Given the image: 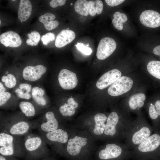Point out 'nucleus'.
I'll list each match as a JSON object with an SVG mask.
<instances>
[{"label": "nucleus", "mask_w": 160, "mask_h": 160, "mask_svg": "<svg viewBox=\"0 0 160 160\" xmlns=\"http://www.w3.org/2000/svg\"><path fill=\"white\" fill-rule=\"evenodd\" d=\"M132 121L130 113L120 106L113 110L107 117L104 138L115 142L124 140Z\"/></svg>", "instance_id": "f257e3e1"}, {"label": "nucleus", "mask_w": 160, "mask_h": 160, "mask_svg": "<svg viewBox=\"0 0 160 160\" xmlns=\"http://www.w3.org/2000/svg\"><path fill=\"white\" fill-rule=\"evenodd\" d=\"M153 132L143 113L132 120L124 139L129 149H133L145 140Z\"/></svg>", "instance_id": "f03ea898"}, {"label": "nucleus", "mask_w": 160, "mask_h": 160, "mask_svg": "<svg viewBox=\"0 0 160 160\" xmlns=\"http://www.w3.org/2000/svg\"><path fill=\"white\" fill-rule=\"evenodd\" d=\"M25 160H39L51 156L47 144L39 135L30 133L23 137Z\"/></svg>", "instance_id": "7ed1b4c3"}, {"label": "nucleus", "mask_w": 160, "mask_h": 160, "mask_svg": "<svg viewBox=\"0 0 160 160\" xmlns=\"http://www.w3.org/2000/svg\"><path fill=\"white\" fill-rule=\"evenodd\" d=\"M32 129L31 122L25 116L14 115L0 117V132L24 137L31 132Z\"/></svg>", "instance_id": "20e7f679"}, {"label": "nucleus", "mask_w": 160, "mask_h": 160, "mask_svg": "<svg viewBox=\"0 0 160 160\" xmlns=\"http://www.w3.org/2000/svg\"><path fill=\"white\" fill-rule=\"evenodd\" d=\"M23 137L0 132V155L25 158Z\"/></svg>", "instance_id": "39448f33"}, {"label": "nucleus", "mask_w": 160, "mask_h": 160, "mask_svg": "<svg viewBox=\"0 0 160 160\" xmlns=\"http://www.w3.org/2000/svg\"><path fill=\"white\" fill-rule=\"evenodd\" d=\"M147 83L139 86L127 96L122 99L120 106L131 113L137 116L142 113V110L144 108L148 98L147 90L149 87Z\"/></svg>", "instance_id": "423d86ee"}, {"label": "nucleus", "mask_w": 160, "mask_h": 160, "mask_svg": "<svg viewBox=\"0 0 160 160\" xmlns=\"http://www.w3.org/2000/svg\"><path fill=\"white\" fill-rule=\"evenodd\" d=\"M144 108L151 121L154 132H160V91L148 98Z\"/></svg>", "instance_id": "0eeeda50"}, {"label": "nucleus", "mask_w": 160, "mask_h": 160, "mask_svg": "<svg viewBox=\"0 0 160 160\" xmlns=\"http://www.w3.org/2000/svg\"><path fill=\"white\" fill-rule=\"evenodd\" d=\"M136 155L151 157L160 156V132H154L145 140L133 149Z\"/></svg>", "instance_id": "6e6552de"}, {"label": "nucleus", "mask_w": 160, "mask_h": 160, "mask_svg": "<svg viewBox=\"0 0 160 160\" xmlns=\"http://www.w3.org/2000/svg\"><path fill=\"white\" fill-rule=\"evenodd\" d=\"M129 150L124 143L110 142L99 151L96 160H116L122 155L128 154Z\"/></svg>", "instance_id": "1a4fd4ad"}, {"label": "nucleus", "mask_w": 160, "mask_h": 160, "mask_svg": "<svg viewBox=\"0 0 160 160\" xmlns=\"http://www.w3.org/2000/svg\"><path fill=\"white\" fill-rule=\"evenodd\" d=\"M87 139L78 136L68 139L66 148L60 155L76 160H84L81 153L82 148L87 143Z\"/></svg>", "instance_id": "9d476101"}, {"label": "nucleus", "mask_w": 160, "mask_h": 160, "mask_svg": "<svg viewBox=\"0 0 160 160\" xmlns=\"http://www.w3.org/2000/svg\"><path fill=\"white\" fill-rule=\"evenodd\" d=\"M33 129H36L39 132H47L59 128V122L54 113L51 111L46 112L42 119L31 122Z\"/></svg>", "instance_id": "9b49d317"}, {"label": "nucleus", "mask_w": 160, "mask_h": 160, "mask_svg": "<svg viewBox=\"0 0 160 160\" xmlns=\"http://www.w3.org/2000/svg\"><path fill=\"white\" fill-rule=\"evenodd\" d=\"M133 72L132 71L118 69H113L103 74L96 83L97 87L100 89H103L113 83L122 76Z\"/></svg>", "instance_id": "f8f14e48"}, {"label": "nucleus", "mask_w": 160, "mask_h": 160, "mask_svg": "<svg viewBox=\"0 0 160 160\" xmlns=\"http://www.w3.org/2000/svg\"><path fill=\"white\" fill-rule=\"evenodd\" d=\"M47 144H56L62 145L67 143L68 140L67 132L64 129L59 128L57 129L47 132H39Z\"/></svg>", "instance_id": "ddd939ff"}, {"label": "nucleus", "mask_w": 160, "mask_h": 160, "mask_svg": "<svg viewBox=\"0 0 160 160\" xmlns=\"http://www.w3.org/2000/svg\"><path fill=\"white\" fill-rule=\"evenodd\" d=\"M116 44L112 38L105 37L100 41L96 53L97 58L100 60H104L110 56L115 51Z\"/></svg>", "instance_id": "4468645a"}, {"label": "nucleus", "mask_w": 160, "mask_h": 160, "mask_svg": "<svg viewBox=\"0 0 160 160\" xmlns=\"http://www.w3.org/2000/svg\"><path fill=\"white\" fill-rule=\"evenodd\" d=\"M58 80L60 87L66 90L74 88L78 83L76 74L65 69L60 71L58 76Z\"/></svg>", "instance_id": "2eb2a0df"}, {"label": "nucleus", "mask_w": 160, "mask_h": 160, "mask_svg": "<svg viewBox=\"0 0 160 160\" xmlns=\"http://www.w3.org/2000/svg\"><path fill=\"white\" fill-rule=\"evenodd\" d=\"M141 23L146 27L156 28L160 26V14L152 10L143 11L140 16Z\"/></svg>", "instance_id": "dca6fc26"}, {"label": "nucleus", "mask_w": 160, "mask_h": 160, "mask_svg": "<svg viewBox=\"0 0 160 160\" xmlns=\"http://www.w3.org/2000/svg\"><path fill=\"white\" fill-rule=\"evenodd\" d=\"M46 71V68L41 65L28 66L23 70V77L25 80L35 81L40 79Z\"/></svg>", "instance_id": "f3484780"}, {"label": "nucleus", "mask_w": 160, "mask_h": 160, "mask_svg": "<svg viewBox=\"0 0 160 160\" xmlns=\"http://www.w3.org/2000/svg\"><path fill=\"white\" fill-rule=\"evenodd\" d=\"M156 85L160 87V61L152 60L147 63L144 72Z\"/></svg>", "instance_id": "a211bd4d"}, {"label": "nucleus", "mask_w": 160, "mask_h": 160, "mask_svg": "<svg viewBox=\"0 0 160 160\" xmlns=\"http://www.w3.org/2000/svg\"><path fill=\"white\" fill-rule=\"evenodd\" d=\"M0 43L6 47H17L22 44V40L19 35L13 31H8L1 34Z\"/></svg>", "instance_id": "6ab92c4d"}, {"label": "nucleus", "mask_w": 160, "mask_h": 160, "mask_svg": "<svg viewBox=\"0 0 160 160\" xmlns=\"http://www.w3.org/2000/svg\"><path fill=\"white\" fill-rule=\"evenodd\" d=\"M75 33L71 30L64 29L57 35L55 42V46L57 48L62 47L70 43L75 39Z\"/></svg>", "instance_id": "aec40b11"}, {"label": "nucleus", "mask_w": 160, "mask_h": 160, "mask_svg": "<svg viewBox=\"0 0 160 160\" xmlns=\"http://www.w3.org/2000/svg\"><path fill=\"white\" fill-rule=\"evenodd\" d=\"M32 10V6L29 0H20L18 12L20 20L22 22L27 20L31 15Z\"/></svg>", "instance_id": "412c9836"}, {"label": "nucleus", "mask_w": 160, "mask_h": 160, "mask_svg": "<svg viewBox=\"0 0 160 160\" xmlns=\"http://www.w3.org/2000/svg\"><path fill=\"white\" fill-rule=\"evenodd\" d=\"M108 116L103 113H99L95 115V125L93 129L95 134L101 135L104 134Z\"/></svg>", "instance_id": "4be33fe9"}, {"label": "nucleus", "mask_w": 160, "mask_h": 160, "mask_svg": "<svg viewBox=\"0 0 160 160\" xmlns=\"http://www.w3.org/2000/svg\"><path fill=\"white\" fill-rule=\"evenodd\" d=\"M55 18V16L53 14L46 13L41 15L39 18V20L44 24L46 30L50 31L58 26V22L57 20H53Z\"/></svg>", "instance_id": "5701e85b"}, {"label": "nucleus", "mask_w": 160, "mask_h": 160, "mask_svg": "<svg viewBox=\"0 0 160 160\" xmlns=\"http://www.w3.org/2000/svg\"><path fill=\"white\" fill-rule=\"evenodd\" d=\"M44 90L37 87H33L31 90L32 98L34 101L39 106L45 107L47 104L46 100L43 97Z\"/></svg>", "instance_id": "b1692460"}, {"label": "nucleus", "mask_w": 160, "mask_h": 160, "mask_svg": "<svg viewBox=\"0 0 160 160\" xmlns=\"http://www.w3.org/2000/svg\"><path fill=\"white\" fill-rule=\"evenodd\" d=\"M19 107L20 110L26 117H31L35 115L36 109L34 106L31 103L23 101L19 103Z\"/></svg>", "instance_id": "393cba45"}, {"label": "nucleus", "mask_w": 160, "mask_h": 160, "mask_svg": "<svg viewBox=\"0 0 160 160\" xmlns=\"http://www.w3.org/2000/svg\"><path fill=\"white\" fill-rule=\"evenodd\" d=\"M75 11L83 16H87L89 13V1L85 0H78L75 2L74 6Z\"/></svg>", "instance_id": "a878e982"}, {"label": "nucleus", "mask_w": 160, "mask_h": 160, "mask_svg": "<svg viewBox=\"0 0 160 160\" xmlns=\"http://www.w3.org/2000/svg\"><path fill=\"white\" fill-rule=\"evenodd\" d=\"M113 17L112 23L114 26L117 29L121 30L123 28V23L127 20V16L123 13L116 12L114 14Z\"/></svg>", "instance_id": "bb28decb"}, {"label": "nucleus", "mask_w": 160, "mask_h": 160, "mask_svg": "<svg viewBox=\"0 0 160 160\" xmlns=\"http://www.w3.org/2000/svg\"><path fill=\"white\" fill-rule=\"evenodd\" d=\"M76 108L67 101L61 105L59 108V111L60 114L64 117L70 116L73 115L76 112Z\"/></svg>", "instance_id": "cd10ccee"}, {"label": "nucleus", "mask_w": 160, "mask_h": 160, "mask_svg": "<svg viewBox=\"0 0 160 160\" xmlns=\"http://www.w3.org/2000/svg\"><path fill=\"white\" fill-rule=\"evenodd\" d=\"M27 36L29 39L26 41V44L31 46H35L37 45L40 39L39 33L36 31H33L30 33H28Z\"/></svg>", "instance_id": "c85d7f7f"}, {"label": "nucleus", "mask_w": 160, "mask_h": 160, "mask_svg": "<svg viewBox=\"0 0 160 160\" xmlns=\"http://www.w3.org/2000/svg\"><path fill=\"white\" fill-rule=\"evenodd\" d=\"M55 38V36L54 33L49 32L42 36L41 40L43 44L47 46L50 42L54 40Z\"/></svg>", "instance_id": "c756f323"}, {"label": "nucleus", "mask_w": 160, "mask_h": 160, "mask_svg": "<svg viewBox=\"0 0 160 160\" xmlns=\"http://www.w3.org/2000/svg\"><path fill=\"white\" fill-rule=\"evenodd\" d=\"M7 79L4 83L5 86L9 88L14 87L17 83L16 79L15 76L12 74L9 73L7 75Z\"/></svg>", "instance_id": "7c9ffc66"}, {"label": "nucleus", "mask_w": 160, "mask_h": 160, "mask_svg": "<svg viewBox=\"0 0 160 160\" xmlns=\"http://www.w3.org/2000/svg\"><path fill=\"white\" fill-rule=\"evenodd\" d=\"M77 49L85 55H89L92 52V50L89 47L85 46L83 43H77L75 45Z\"/></svg>", "instance_id": "2f4dec72"}, {"label": "nucleus", "mask_w": 160, "mask_h": 160, "mask_svg": "<svg viewBox=\"0 0 160 160\" xmlns=\"http://www.w3.org/2000/svg\"><path fill=\"white\" fill-rule=\"evenodd\" d=\"M11 93L7 92H5L0 93V106L1 107L6 104L10 98Z\"/></svg>", "instance_id": "473e14b6"}, {"label": "nucleus", "mask_w": 160, "mask_h": 160, "mask_svg": "<svg viewBox=\"0 0 160 160\" xmlns=\"http://www.w3.org/2000/svg\"><path fill=\"white\" fill-rule=\"evenodd\" d=\"M15 92L18 97L20 98L26 100L29 99L31 97V95L28 92H24L20 88L17 89Z\"/></svg>", "instance_id": "72a5a7b5"}, {"label": "nucleus", "mask_w": 160, "mask_h": 160, "mask_svg": "<svg viewBox=\"0 0 160 160\" xmlns=\"http://www.w3.org/2000/svg\"><path fill=\"white\" fill-rule=\"evenodd\" d=\"M65 0H52L49 3L50 6L52 8H55L58 6H61L65 3Z\"/></svg>", "instance_id": "f704fd0d"}, {"label": "nucleus", "mask_w": 160, "mask_h": 160, "mask_svg": "<svg viewBox=\"0 0 160 160\" xmlns=\"http://www.w3.org/2000/svg\"><path fill=\"white\" fill-rule=\"evenodd\" d=\"M96 13L97 14H100L103 10V2L99 0H97L95 1Z\"/></svg>", "instance_id": "c9c22d12"}, {"label": "nucleus", "mask_w": 160, "mask_h": 160, "mask_svg": "<svg viewBox=\"0 0 160 160\" xmlns=\"http://www.w3.org/2000/svg\"><path fill=\"white\" fill-rule=\"evenodd\" d=\"M89 13L92 16H94L96 14V11L95 1H89Z\"/></svg>", "instance_id": "e433bc0d"}, {"label": "nucleus", "mask_w": 160, "mask_h": 160, "mask_svg": "<svg viewBox=\"0 0 160 160\" xmlns=\"http://www.w3.org/2000/svg\"><path fill=\"white\" fill-rule=\"evenodd\" d=\"M107 4L111 7H114L122 3L124 0H105Z\"/></svg>", "instance_id": "4c0bfd02"}, {"label": "nucleus", "mask_w": 160, "mask_h": 160, "mask_svg": "<svg viewBox=\"0 0 160 160\" xmlns=\"http://www.w3.org/2000/svg\"><path fill=\"white\" fill-rule=\"evenodd\" d=\"M19 88L23 90H25L26 92H30L32 89L31 85L27 83H22L19 85Z\"/></svg>", "instance_id": "58836bf2"}, {"label": "nucleus", "mask_w": 160, "mask_h": 160, "mask_svg": "<svg viewBox=\"0 0 160 160\" xmlns=\"http://www.w3.org/2000/svg\"><path fill=\"white\" fill-rule=\"evenodd\" d=\"M0 160H20L17 158L10 156H5L0 155Z\"/></svg>", "instance_id": "ea45409f"}, {"label": "nucleus", "mask_w": 160, "mask_h": 160, "mask_svg": "<svg viewBox=\"0 0 160 160\" xmlns=\"http://www.w3.org/2000/svg\"><path fill=\"white\" fill-rule=\"evenodd\" d=\"M153 52L154 55L159 57L160 59V45L154 48Z\"/></svg>", "instance_id": "a19ab883"}, {"label": "nucleus", "mask_w": 160, "mask_h": 160, "mask_svg": "<svg viewBox=\"0 0 160 160\" xmlns=\"http://www.w3.org/2000/svg\"><path fill=\"white\" fill-rule=\"evenodd\" d=\"M6 89L4 87L3 84L0 82V93L5 92Z\"/></svg>", "instance_id": "79ce46f5"}, {"label": "nucleus", "mask_w": 160, "mask_h": 160, "mask_svg": "<svg viewBox=\"0 0 160 160\" xmlns=\"http://www.w3.org/2000/svg\"><path fill=\"white\" fill-rule=\"evenodd\" d=\"M39 160H56L52 156L47 158L41 159Z\"/></svg>", "instance_id": "37998d69"}, {"label": "nucleus", "mask_w": 160, "mask_h": 160, "mask_svg": "<svg viewBox=\"0 0 160 160\" xmlns=\"http://www.w3.org/2000/svg\"><path fill=\"white\" fill-rule=\"evenodd\" d=\"M7 76H3L1 78V81L4 83H5L7 81Z\"/></svg>", "instance_id": "c03bdc74"}, {"label": "nucleus", "mask_w": 160, "mask_h": 160, "mask_svg": "<svg viewBox=\"0 0 160 160\" xmlns=\"http://www.w3.org/2000/svg\"><path fill=\"white\" fill-rule=\"evenodd\" d=\"M71 5H73V4H72V3H71Z\"/></svg>", "instance_id": "a18cd8bd"}, {"label": "nucleus", "mask_w": 160, "mask_h": 160, "mask_svg": "<svg viewBox=\"0 0 160 160\" xmlns=\"http://www.w3.org/2000/svg\"><path fill=\"white\" fill-rule=\"evenodd\" d=\"M12 1H15L16 0H12Z\"/></svg>", "instance_id": "49530a36"}, {"label": "nucleus", "mask_w": 160, "mask_h": 160, "mask_svg": "<svg viewBox=\"0 0 160 160\" xmlns=\"http://www.w3.org/2000/svg\"><path fill=\"white\" fill-rule=\"evenodd\" d=\"M0 25H1V20H0Z\"/></svg>", "instance_id": "de8ad7c7"}, {"label": "nucleus", "mask_w": 160, "mask_h": 160, "mask_svg": "<svg viewBox=\"0 0 160 160\" xmlns=\"http://www.w3.org/2000/svg\"><path fill=\"white\" fill-rule=\"evenodd\" d=\"M67 29H68V30H69V28H67Z\"/></svg>", "instance_id": "09e8293b"}]
</instances>
